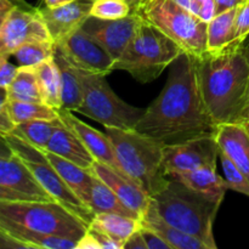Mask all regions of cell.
<instances>
[{"mask_svg":"<svg viewBox=\"0 0 249 249\" xmlns=\"http://www.w3.org/2000/svg\"><path fill=\"white\" fill-rule=\"evenodd\" d=\"M214 138L219 151L225 153L249 180V126L243 123L216 125Z\"/></svg>","mask_w":249,"mask_h":249,"instance_id":"obj_18","label":"cell"},{"mask_svg":"<svg viewBox=\"0 0 249 249\" xmlns=\"http://www.w3.org/2000/svg\"><path fill=\"white\" fill-rule=\"evenodd\" d=\"M138 14L175 41L184 53L196 57L207 53L208 23L175 0H146Z\"/></svg>","mask_w":249,"mask_h":249,"instance_id":"obj_7","label":"cell"},{"mask_svg":"<svg viewBox=\"0 0 249 249\" xmlns=\"http://www.w3.org/2000/svg\"><path fill=\"white\" fill-rule=\"evenodd\" d=\"M23 162L53 201L58 202L65 208L75 214L88 226L91 224L92 219L95 218L94 212L71 190V187L63 181L62 178L49 164L48 160H41V162L23 160Z\"/></svg>","mask_w":249,"mask_h":249,"instance_id":"obj_13","label":"cell"},{"mask_svg":"<svg viewBox=\"0 0 249 249\" xmlns=\"http://www.w3.org/2000/svg\"><path fill=\"white\" fill-rule=\"evenodd\" d=\"M58 117L61 121L70 126L78 136L80 140L83 141L88 150L90 151L95 160L97 162H101L104 164L109 165V167L114 168V169L122 170L121 165H119L118 160L116 157V152H114L113 145H112L111 140H109L108 135L106 133H101V131L96 130L92 126L88 125L87 123L78 119L72 111H67V109H57ZM123 172V170H122Z\"/></svg>","mask_w":249,"mask_h":249,"instance_id":"obj_16","label":"cell"},{"mask_svg":"<svg viewBox=\"0 0 249 249\" xmlns=\"http://www.w3.org/2000/svg\"><path fill=\"white\" fill-rule=\"evenodd\" d=\"M11 237L26 246V248L43 249H75L77 241L49 233L36 232L19 226H0Z\"/></svg>","mask_w":249,"mask_h":249,"instance_id":"obj_26","label":"cell"},{"mask_svg":"<svg viewBox=\"0 0 249 249\" xmlns=\"http://www.w3.org/2000/svg\"><path fill=\"white\" fill-rule=\"evenodd\" d=\"M45 6L48 7H56V6H61V5L68 4V2H72L74 0H43Z\"/></svg>","mask_w":249,"mask_h":249,"instance_id":"obj_46","label":"cell"},{"mask_svg":"<svg viewBox=\"0 0 249 249\" xmlns=\"http://www.w3.org/2000/svg\"><path fill=\"white\" fill-rule=\"evenodd\" d=\"M247 125L249 126V117H248V123H247Z\"/></svg>","mask_w":249,"mask_h":249,"instance_id":"obj_52","label":"cell"},{"mask_svg":"<svg viewBox=\"0 0 249 249\" xmlns=\"http://www.w3.org/2000/svg\"><path fill=\"white\" fill-rule=\"evenodd\" d=\"M7 100L24 102H43L40 88L33 67H18L16 75L6 88Z\"/></svg>","mask_w":249,"mask_h":249,"instance_id":"obj_29","label":"cell"},{"mask_svg":"<svg viewBox=\"0 0 249 249\" xmlns=\"http://www.w3.org/2000/svg\"><path fill=\"white\" fill-rule=\"evenodd\" d=\"M45 150L85 169H90L96 162L79 136L63 122L55 129Z\"/></svg>","mask_w":249,"mask_h":249,"instance_id":"obj_20","label":"cell"},{"mask_svg":"<svg viewBox=\"0 0 249 249\" xmlns=\"http://www.w3.org/2000/svg\"><path fill=\"white\" fill-rule=\"evenodd\" d=\"M10 56L0 55V88L6 89L16 75L18 67L9 61Z\"/></svg>","mask_w":249,"mask_h":249,"instance_id":"obj_36","label":"cell"},{"mask_svg":"<svg viewBox=\"0 0 249 249\" xmlns=\"http://www.w3.org/2000/svg\"><path fill=\"white\" fill-rule=\"evenodd\" d=\"M235 40L198 61V77L207 109L216 125L248 123L249 61Z\"/></svg>","mask_w":249,"mask_h":249,"instance_id":"obj_2","label":"cell"},{"mask_svg":"<svg viewBox=\"0 0 249 249\" xmlns=\"http://www.w3.org/2000/svg\"><path fill=\"white\" fill-rule=\"evenodd\" d=\"M89 1H95V0H89Z\"/></svg>","mask_w":249,"mask_h":249,"instance_id":"obj_53","label":"cell"},{"mask_svg":"<svg viewBox=\"0 0 249 249\" xmlns=\"http://www.w3.org/2000/svg\"><path fill=\"white\" fill-rule=\"evenodd\" d=\"M36 79L44 104L55 109L61 108V75L56 61L53 58L36 66Z\"/></svg>","mask_w":249,"mask_h":249,"instance_id":"obj_28","label":"cell"},{"mask_svg":"<svg viewBox=\"0 0 249 249\" xmlns=\"http://www.w3.org/2000/svg\"><path fill=\"white\" fill-rule=\"evenodd\" d=\"M88 231L91 233L95 237V240L99 242L101 249H123V243L118 242L114 238H112L111 236H108L107 233L102 232V231L96 230V229L91 228V226H88Z\"/></svg>","mask_w":249,"mask_h":249,"instance_id":"obj_37","label":"cell"},{"mask_svg":"<svg viewBox=\"0 0 249 249\" xmlns=\"http://www.w3.org/2000/svg\"><path fill=\"white\" fill-rule=\"evenodd\" d=\"M0 226H19L77 242L88 230L82 219L56 201L0 202Z\"/></svg>","mask_w":249,"mask_h":249,"instance_id":"obj_6","label":"cell"},{"mask_svg":"<svg viewBox=\"0 0 249 249\" xmlns=\"http://www.w3.org/2000/svg\"><path fill=\"white\" fill-rule=\"evenodd\" d=\"M0 185L38 201H53L39 184L26 163L15 153L10 157H0Z\"/></svg>","mask_w":249,"mask_h":249,"instance_id":"obj_17","label":"cell"},{"mask_svg":"<svg viewBox=\"0 0 249 249\" xmlns=\"http://www.w3.org/2000/svg\"><path fill=\"white\" fill-rule=\"evenodd\" d=\"M61 123L62 121L60 117L56 119H36V121L24 122L17 124L11 134L19 136L40 150H45L51 135Z\"/></svg>","mask_w":249,"mask_h":249,"instance_id":"obj_30","label":"cell"},{"mask_svg":"<svg viewBox=\"0 0 249 249\" xmlns=\"http://www.w3.org/2000/svg\"><path fill=\"white\" fill-rule=\"evenodd\" d=\"M11 10V7L10 9H0V28H1L2 23H4L5 18H6L7 14H9V11Z\"/></svg>","mask_w":249,"mask_h":249,"instance_id":"obj_48","label":"cell"},{"mask_svg":"<svg viewBox=\"0 0 249 249\" xmlns=\"http://www.w3.org/2000/svg\"><path fill=\"white\" fill-rule=\"evenodd\" d=\"M6 101H7L6 89L0 88V114H1V112L4 111L5 106H6Z\"/></svg>","mask_w":249,"mask_h":249,"instance_id":"obj_47","label":"cell"},{"mask_svg":"<svg viewBox=\"0 0 249 249\" xmlns=\"http://www.w3.org/2000/svg\"><path fill=\"white\" fill-rule=\"evenodd\" d=\"M14 5H17V6H31L28 2H26V0H9Z\"/></svg>","mask_w":249,"mask_h":249,"instance_id":"obj_50","label":"cell"},{"mask_svg":"<svg viewBox=\"0 0 249 249\" xmlns=\"http://www.w3.org/2000/svg\"><path fill=\"white\" fill-rule=\"evenodd\" d=\"M219 147L214 135L201 136L177 145L164 146V168L167 175L190 172L202 167H216Z\"/></svg>","mask_w":249,"mask_h":249,"instance_id":"obj_11","label":"cell"},{"mask_svg":"<svg viewBox=\"0 0 249 249\" xmlns=\"http://www.w3.org/2000/svg\"><path fill=\"white\" fill-rule=\"evenodd\" d=\"M75 71L83 88V104L78 108V113L99 122L104 126L135 129L145 109L124 102L111 89L105 75L78 67H75Z\"/></svg>","mask_w":249,"mask_h":249,"instance_id":"obj_8","label":"cell"},{"mask_svg":"<svg viewBox=\"0 0 249 249\" xmlns=\"http://www.w3.org/2000/svg\"><path fill=\"white\" fill-rule=\"evenodd\" d=\"M236 40H242L249 34V0H246L238 7L237 16H236Z\"/></svg>","mask_w":249,"mask_h":249,"instance_id":"obj_35","label":"cell"},{"mask_svg":"<svg viewBox=\"0 0 249 249\" xmlns=\"http://www.w3.org/2000/svg\"><path fill=\"white\" fill-rule=\"evenodd\" d=\"M55 46L73 66L80 70L101 75H107L113 71V58L96 41L88 36L80 27L55 43Z\"/></svg>","mask_w":249,"mask_h":249,"instance_id":"obj_12","label":"cell"},{"mask_svg":"<svg viewBox=\"0 0 249 249\" xmlns=\"http://www.w3.org/2000/svg\"><path fill=\"white\" fill-rule=\"evenodd\" d=\"M130 14V6L122 0H95L90 10V16L102 19L123 18Z\"/></svg>","mask_w":249,"mask_h":249,"instance_id":"obj_33","label":"cell"},{"mask_svg":"<svg viewBox=\"0 0 249 249\" xmlns=\"http://www.w3.org/2000/svg\"><path fill=\"white\" fill-rule=\"evenodd\" d=\"M181 53L184 51L175 41L143 19L121 57L114 61L113 71H125L146 84L157 79Z\"/></svg>","mask_w":249,"mask_h":249,"instance_id":"obj_5","label":"cell"},{"mask_svg":"<svg viewBox=\"0 0 249 249\" xmlns=\"http://www.w3.org/2000/svg\"><path fill=\"white\" fill-rule=\"evenodd\" d=\"M122 1L126 2V4L130 6L133 14H138V11L140 10V7L142 6L143 4V0H122Z\"/></svg>","mask_w":249,"mask_h":249,"instance_id":"obj_45","label":"cell"},{"mask_svg":"<svg viewBox=\"0 0 249 249\" xmlns=\"http://www.w3.org/2000/svg\"><path fill=\"white\" fill-rule=\"evenodd\" d=\"M152 198L168 223L198 238L208 249L218 248L213 226L224 198L197 192L174 179Z\"/></svg>","mask_w":249,"mask_h":249,"instance_id":"obj_3","label":"cell"},{"mask_svg":"<svg viewBox=\"0 0 249 249\" xmlns=\"http://www.w3.org/2000/svg\"><path fill=\"white\" fill-rule=\"evenodd\" d=\"M123 249H147L145 238H143L142 232H141L140 229H139L138 231H135V232L124 242Z\"/></svg>","mask_w":249,"mask_h":249,"instance_id":"obj_41","label":"cell"},{"mask_svg":"<svg viewBox=\"0 0 249 249\" xmlns=\"http://www.w3.org/2000/svg\"><path fill=\"white\" fill-rule=\"evenodd\" d=\"M75 249H101V247H100L99 242L95 240L94 236L87 230L84 236L75 245Z\"/></svg>","mask_w":249,"mask_h":249,"instance_id":"obj_42","label":"cell"},{"mask_svg":"<svg viewBox=\"0 0 249 249\" xmlns=\"http://www.w3.org/2000/svg\"><path fill=\"white\" fill-rule=\"evenodd\" d=\"M55 43L53 40L31 41L19 46L11 56L16 58L18 67H36L53 57Z\"/></svg>","mask_w":249,"mask_h":249,"instance_id":"obj_32","label":"cell"},{"mask_svg":"<svg viewBox=\"0 0 249 249\" xmlns=\"http://www.w3.org/2000/svg\"><path fill=\"white\" fill-rule=\"evenodd\" d=\"M91 6L92 1L74 0L56 7H38V11L53 41L57 43L82 26L90 16Z\"/></svg>","mask_w":249,"mask_h":249,"instance_id":"obj_15","label":"cell"},{"mask_svg":"<svg viewBox=\"0 0 249 249\" xmlns=\"http://www.w3.org/2000/svg\"><path fill=\"white\" fill-rule=\"evenodd\" d=\"M122 170L151 197L169 182L164 168V145L135 129L105 126Z\"/></svg>","mask_w":249,"mask_h":249,"instance_id":"obj_4","label":"cell"},{"mask_svg":"<svg viewBox=\"0 0 249 249\" xmlns=\"http://www.w3.org/2000/svg\"><path fill=\"white\" fill-rule=\"evenodd\" d=\"M238 7L218 14L209 22L207 28V51H219L236 40L235 24Z\"/></svg>","mask_w":249,"mask_h":249,"instance_id":"obj_24","label":"cell"},{"mask_svg":"<svg viewBox=\"0 0 249 249\" xmlns=\"http://www.w3.org/2000/svg\"><path fill=\"white\" fill-rule=\"evenodd\" d=\"M6 108L15 124L36 119H56L58 117L57 109L53 108L43 102H24L7 100Z\"/></svg>","mask_w":249,"mask_h":249,"instance_id":"obj_31","label":"cell"},{"mask_svg":"<svg viewBox=\"0 0 249 249\" xmlns=\"http://www.w3.org/2000/svg\"><path fill=\"white\" fill-rule=\"evenodd\" d=\"M216 5L214 0H204L203 2H201V6H199V11L197 16L202 19V21L209 22L216 16Z\"/></svg>","mask_w":249,"mask_h":249,"instance_id":"obj_40","label":"cell"},{"mask_svg":"<svg viewBox=\"0 0 249 249\" xmlns=\"http://www.w3.org/2000/svg\"><path fill=\"white\" fill-rule=\"evenodd\" d=\"M219 158H220L224 174H225V182L228 190H233V191H237L249 197V180L247 177L221 151H219Z\"/></svg>","mask_w":249,"mask_h":249,"instance_id":"obj_34","label":"cell"},{"mask_svg":"<svg viewBox=\"0 0 249 249\" xmlns=\"http://www.w3.org/2000/svg\"><path fill=\"white\" fill-rule=\"evenodd\" d=\"M41 40L53 39L38 7L12 6L0 28V55L11 56L19 46Z\"/></svg>","mask_w":249,"mask_h":249,"instance_id":"obj_9","label":"cell"},{"mask_svg":"<svg viewBox=\"0 0 249 249\" xmlns=\"http://www.w3.org/2000/svg\"><path fill=\"white\" fill-rule=\"evenodd\" d=\"M215 129L202 95L197 57L181 53L170 65L164 89L145 108L135 130L165 146L214 135Z\"/></svg>","mask_w":249,"mask_h":249,"instance_id":"obj_1","label":"cell"},{"mask_svg":"<svg viewBox=\"0 0 249 249\" xmlns=\"http://www.w3.org/2000/svg\"><path fill=\"white\" fill-rule=\"evenodd\" d=\"M140 224L142 228L157 233L172 249H208V247L198 238L179 230L172 224L168 223L158 212L157 204L153 198H151L147 209L141 216Z\"/></svg>","mask_w":249,"mask_h":249,"instance_id":"obj_19","label":"cell"},{"mask_svg":"<svg viewBox=\"0 0 249 249\" xmlns=\"http://www.w3.org/2000/svg\"><path fill=\"white\" fill-rule=\"evenodd\" d=\"M44 156H45L49 164L62 178L63 181L71 187V190L88 207H90L89 204L90 198H91V185L92 180H94V173L90 169L79 167V165L46 150H44Z\"/></svg>","mask_w":249,"mask_h":249,"instance_id":"obj_21","label":"cell"},{"mask_svg":"<svg viewBox=\"0 0 249 249\" xmlns=\"http://www.w3.org/2000/svg\"><path fill=\"white\" fill-rule=\"evenodd\" d=\"M146 1V0H143V2H145Z\"/></svg>","mask_w":249,"mask_h":249,"instance_id":"obj_54","label":"cell"},{"mask_svg":"<svg viewBox=\"0 0 249 249\" xmlns=\"http://www.w3.org/2000/svg\"><path fill=\"white\" fill-rule=\"evenodd\" d=\"M140 230L142 232L143 238H145L147 249H172L170 246L163 238H160L156 232L148 230V229L142 228V226L140 228Z\"/></svg>","mask_w":249,"mask_h":249,"instance_id":"obj_38","label":"cell"},{"mask_svg":"<svg viewBox=\"0 0 249 249\" xmlns=\"http://www.w3.org/2000/svg\"><path fill=\"white\" fill-rule=\"evenodd\" d=\"M89 226L107 233L116 241L123 243L124 246V242L141 228V224L140 219L121 215V214L101 213L95 214V218L92 219Z\"/></svg>","mask_w":249,"mask_h":249,"instance_id":"obj_27","label":"cell"},{"mask_svg":"<svg viewBox=\"0 0 249 249\" xmlns=\"http://www.w3.org/2000/svg\"><path fill=\"white\" fill-rule=\"evenodd\" d=\"M12 155H14V152L7 143L6 139L2 134H0V157H10Z\"/></svg>","mask_w":249,"mask_h":249,"instance_id":"obj_44","label":"cell"},{"mask_svg":"<svg viewBox=\"0 0 249 249\" xmlns=\"http://www.w3.org/2000/svg\"><path fill=\"white\" fill-rule=\"evenodd\" d=\"M168 178L182 182L195 191L218 198H224L228 190L225 179L216 174V167H202L190 172L172 173Z\"/></svg>","mask_w":249,"mask_h":249,"instance_id":"obj_22","label":"cell"},{"mask_svg":"<svg viewBox=\"0 0 249 249\" xmlns=\"http://www.w3.org/2000/svg\"><path fill=\"white\" fill-rule=\"evenodd\" d=\"M196 1H199V2H203L204 0H196Z\"/></svg>","mask_w":249,"mask_h":249,"instance_id":"obj_51","label":"cell"},{"mask_svg":"<svg viewBox=\"0 0 249 249\" xmlns=\"http://www.w3.org/2000/svg\"><path fill=\"white\" fill-rule=\"evenodd\" d=\"M142 21L143 18L139 14H130L118 19H102L89 16L80 28L116 61L134 38Z\"/></svg>","mask_w":249,"mask_h":249,"instance_id":"obj_10","label":"cell"},{"mask_svg":"<svg viewBox=\"0 0 249 249\" xmlns=\"http://www.w3.org/2000/svg\"><path fill=\"white\" fill-rule=\"evenodd\" d=\"M53 60L60 68L61 108L77 112L83 104V88L75 67L56 46Z\"/></svg>","mask_w":249,"mask_h":249,"instance_id":"obj_23","label":"cell"},{"mask_svg":"<svg viewBox=\"0 0 249 249\" xmlns=\"http://www.w3.org/2000/svg\"><path fill=\"white\" fill-rule=\"evenodd\" d=\"M89 206L95 214L113 213L130 216V218L140 219V215L138 213L129 209L116 196V194L95 174L91 185V198H90Z\"/></svg>","mask_w":249,"mask_h":249,"instance_id":"obj_25","label":"cell"},{"mask_svg":"<svg viewBox=\"0 0 249 249\" xmlns=\"http://www.w3.org/2000/svg\"><path fill=\"white\" fill-rule=\"evenodd\" d=\"M90 170L101 179L129 209L138 213L141 219L152 197L148 196L138 182L134 181L122 170L114 169L97 160L92 164Z\"/></svg>","mask_w":249,"mask_h":249,"instance_id":"obj_14","label":"cell"},{"mask_svg":"<svg viewBox=\"0 0 249 249\" xmlns=\"http://www.w3.org/2000/svg\"><path fill=\"white\" fill-rule=\"evenodd\" d=\"M216 5V14L226 11V10L238 7L246 1V0H214Z\"/></svg>","mask_w":249,"mask_h":249,"instance_id":"obj_43","label":"cell"},{"mask_svg":"<svg viewBox=\"0 0 249 249\" xmlns=\"http://www.w3.org/2000/svg\"><path fill=\"white\" fill-rule=\"evenodd\" d=\"M12 6H15V5L9 0H0V9H10Z\"/></svg>","mask_w":249,"mask_h":249,"instance_id":"obj_49","label":"cell"},{"mask_svg":"<svg viewBox=\"0 0 249 249\" xmlns=\"http://www.w3.org/2000/svg\"><path fill=\"white\" fill-rule=\"evenodd\" d=\"M5 201H38V199L0 185V202Z\"/></svg>","mask_w":249,"mask_h":249,"instance_id":"obj_39","label":"cell"}]
</instances>
